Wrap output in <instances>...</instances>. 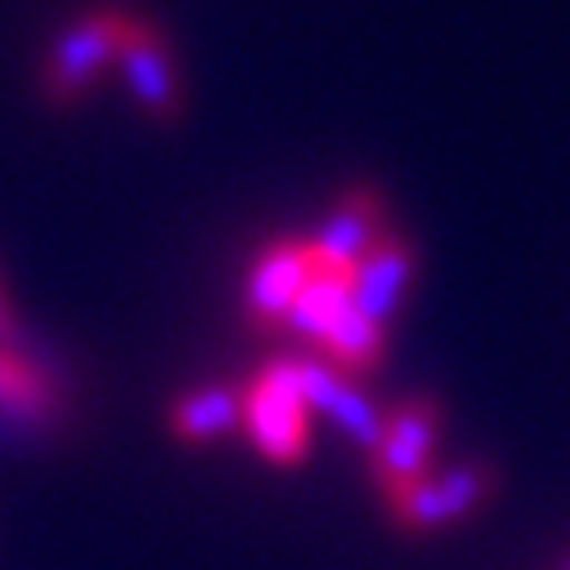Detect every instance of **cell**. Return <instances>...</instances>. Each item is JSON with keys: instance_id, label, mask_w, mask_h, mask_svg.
I'll return each mask as SVG.
<instances>
[{"instance_id": "obj_1", "label": "cell", "mask_w": 570, "mask_h": 570, "mask_svg": "<svg viewBox=\"0 0 570 570\" xmlns=\"http://www.w3.org/2000/svg\"><path fill=\"white\" fill-rule=\"evenodd\" d=\"M243 432L274 468H302L311 454V404L297 386L293 355H274L243 386Z\"/></svg>"}, {"instance_id": "obj_2", "label": "cell", "mask_w": 570, "mask_h": 570, "mask_svg": "<svg viewBox=\"0 0 570 570\" xmlns=\"http://www.w3.org/2000/svg\"><path fill=\"white\" fill-rule=\"evenodd\" d=\"M499 494V468L490 459H468L454 468H432L422 481L382 499L391 525L400 534H436L468 517H476Z\"/></svg>"}, {"instance_id": "obj_3", "label": "cell", "mask_w": 570, "mask_h": 570, "mask_svg": "<svg viewBox=\"0 0 570 570\" xmlns=\"http://www.w3.org/2000/svg\"><path fill=\"white\" fill-rule=\"evenodd\" d=\"M121 19H126V6H95L55 37V46L41 63V99L50 108L81 104L117 68Z\"/></svg>"}, {"instance_id": "obj_4", "label": "cell", "mask_w": 570, "mask_h": 570, "mask_svg": "<svg viewBox=\"0 0 570 570\" xmlns=\"http://www.w3.org/2000/svg\"><path fill=\"white\" fill-rule=\"evenodd\" d=\"M441 432H445V409L432 395H413L404 404H395L382 417V432L368 450V481L373 490L386 499L413 481H422L436 468V450H441Z\"/></svg>"}, {"instance_id": "obj_5", "label": "cell", "mask_w": 570, "mask_h": 570, "mask_svg": "<svg viewBox=\"0 0 570 570\" xmlns=\"http://www.w3.org/2000/svg\"><path fill=\"white\" fill-rule=\"evenodd\" d=\"M117 68H121V81H126L130 99L139 104V112H145L149 121L176 126L185 117V90H180L176 50H171V41H167L158 19L139 14V10H126Z\"/></svg>"}, {"instance_id": "obj_6", "label": "cell", "mask_w": 570, "mask_h": 570, "mask_svg": "<svg viewBox=\"0 0 570 570\" xmlns=\"http://www.w3.org/2000/svg\"><path fill=\"white\" fill-rule=\"evenodd\" d=\"M315 274L311 265V247L306 238L293 234H278L269 238L243 283V320L252 333L261 337H283V324H288V311L297 302V293L306 288V278Z\"/></svg>"}, {"instance_id": "obj_7", "label": "cell", "mask_w": 570, "mask_h": 570, "mask_svg": "<svg viewBox=\"0 0 570 570\" xmlns=\"http://www.w3.org/2000/svg\"><path fill=\"white\" fill-rule=\"evenodd\" d=\"M391 229L386 216V194L377 185H351L337 194L333 212L324 216V225L306 238L311 247V265L324 274H342L351 278L355 265L368 256V247Z\"/></svg>"}, {"instance_id": "obj_8", "label": "cell", "mask_w": 570, "mask_h": 570, "mask_svg": "<svg viewBox=\"0 0 570 570\" xmlns=\"http://www.w3.org/2000/svg\"><path fill=\"white\" fill-rule=\"evenodd\" d=\"M293 368H297V386H302L311 413H328V417L337 422V432H342L346 441H355V445L368 454L373 441H377V432H382V417H386V413L377 409V400H373L355 377H346L342 368L324 364V360L311 355V351L293 355Z\"/></svg>"}, {"instance_id": "obj_9", "label": "cell", "mask_w": 570, "mask_h": 570, "mask_svg": "<svg viewBox=\"0 0 570 570\" xmlns=\"http://www.w3.org/2000/svg\"><path fill=\"white\" fill-rule=\"evenodd\" d=\"M413 278H417V247H413V238L400 234V229H386L368 247V256L355 265V274H351V302H355L360 315H368L373 324L386 328L395 320V311L404 306Z\"/></svg>"}, {"instance_id": "obj_10", "label": "cell", "mask_w": 570, "mask_h": 570, "mask_svg": "<svg viewBox=\"0 0 570 570\" xmlns=\"http://www.w3.org/2000/svg\"><path fill=\"white\" fill-rule=\"evenodd\" d=\"M167 432L180 445H212L229 432H243V386L212 382L180 391L167 409Z\"/></svg>"}, {"instance_id": "obj_11", "label": "cell", "mask_w": 570, "mask_h": 570, "mask_svg": "<svg viewBox=\"0 0 570 570\" xmlns=\"http://www.w3.org/2000/svg\"><path fill=\"white\" fill-rule=\"evenodd\" d=\"M311 355H320L324 364H333V368H342L346 377L360 382V377H368V373L382 368V360H386V328L373 324L368 315H360L355 302H346L342 315H337V324L328 328V337Z\"/></svg>"}, {"instance_id": "obj_12", "label": "cell", "mask_w": 570, "mask_h": 570, "mask_svg": "<svg viewBox=\"0 0 570 570\" xmlns=\"http://www.w3.org/2000/svg\"><path fill=\"white\" fill-rule=\"evenodd\" d=\"M346 302H351V278L315 269V274L306 278V288L297 293V302H293V311H288V324H283V333L297 337L306 351H320V342L328 337V328L337 324V315H342Z\"/></svg>"}, {"instance_id": "obj_13", "label": "cell", "mask_w": 570, "mask_h": 570, "mask_svg": "<svg viewBox=\"0 0 570 570\" xmlns=\"http://www.w3.org/2000/svg\"><path fill=\"white\" fill-rule=\"evenodd\" d=\"M19 337V320H14V306L6 297V288H0V346H14Z\"/></svg>"}, {"instance_id": "obj_14", "label": "cell", "mask_w": 570, "mask_h": 570, "mask_svg": "<svg viewBox=\"0 0 570 570\" xmlns=\"http://www.w3.org/2000/svg\"><path fill=\"white\" fill-rule=\"evenodd\" d=\"M566 570H570V561H566Z\"/></svg>"}]
</instances>
